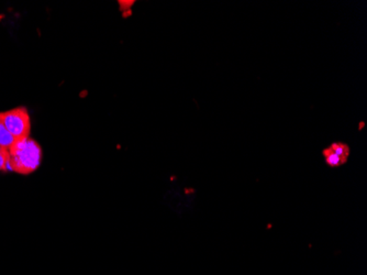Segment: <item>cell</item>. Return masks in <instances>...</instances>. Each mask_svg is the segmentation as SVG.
<instances>
[{"label": "cell", "instance_id": "8992f818", "mask_svg": "<svg viewBox=\"0 0 367 275\" xmlns=\"http://www.w3.org/2000/svg\"><path fill=\"white\" fill-rule=\"evenodd\" d=\"M8 150L0 148V172H8Z\"/></svg>", "mask_w": 367, "mask_h": 275}, {"label": "cell", "instance_id": "6da1fadb", "mask_svg": "<svg viewBox=\"0 0 367 275\" xmlns=\"http://www.w3.org/2000/svg\"><path fill=\"white\" fill-rule=\"evenodd\" d=\"M8 172L20 175L32 174L41 165V146L31 138L16 140L9 148Z\"/></svg>", "mask_w": 367, "mask_h": 275}, {"label": "cell", "instance_id": "3957f363", "mask_svg": "<svg viewBox=\"0 0 367 275\" xmlns=\"http://www.w3.org/2000/svg\"><path fill=\"white\" fill-rule=\"evenodd\" d=\"M15 142H16V139L9 133L8 130L6 129L3 121L0 119V148L9 150V148H10Z\"/></svg>", "mask_w": 367, "mask_h": 275}, {"label": "cell", "instance_id": "7a4b0ae2", "mask_svg": "<svg viewBox=\"0 0 367 275\" xmlns=\"http://www.w3.org/2000/svg\"><path fill=\"white\" fill-rule=\"evenodd\" d=\"M0 119L6 129L16 140L30 137L31 133V119L28 110L24 107H17L7 112H0Z\"/></svg>", "mask_w": 367, "mask_h": 275}, {"label": "cell", "instance_id": "5b68a950", "mask_svg": "<svg viewBox=\"0 0 367 275\" xmlns=\"http://www.w3.org/2000/svg\"><path fill=\"white\" fill-rule=\"evenodd\" d=\"M324 158L328 165L332 166V168H336V166L341 165V164L345 163L340 156H336L334 152L330 150V148L327 149L324 151Z\"/></svg>", "mask_w": 367, "mask_h": 275}, {"label": "cell", "instance_id": "277c9868", "mask_svg": "<svg viewBox=\"0 0 367 275\" xmlns=\"http://www.w3.org/2000/svg\"><path fill=\"white\" fill-rule=\"evenodd\" d=\"M330 150L334 152L336 156H340L344 162L347 161L350 154V149L347 144H344V143H332Z\"/></svg>", "mask_w": 367, "mask_h": 275}]
</instances>
